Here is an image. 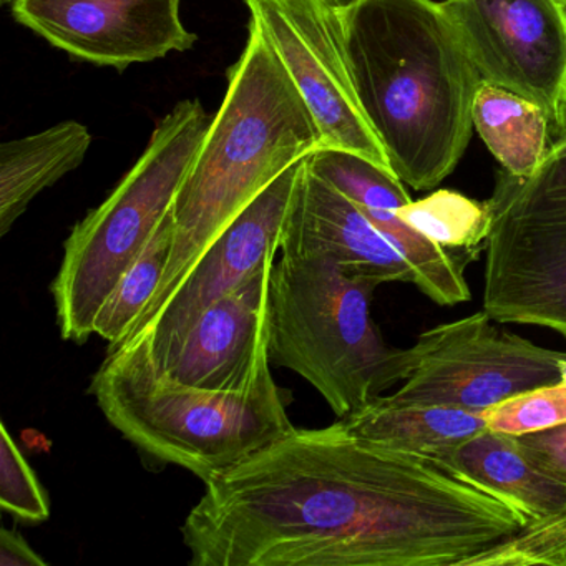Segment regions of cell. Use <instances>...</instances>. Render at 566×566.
<instances>
[{
	"mask_svg": "<svg viewBox=\"0 0 566 566\" xmlns=\"http://www.w3.org/2000/svg\"><path fill=\"white\" fill-rule=\"evenodd\" d=\"M191 566H469L522 532L512 500L440 460L296 429L205 482Z\"/></svg>",
	"mask_w": 566,
	"mask_h": 566,
	"instance_id": "6da1fadb",
	"label": "cell"
},
{
	"mask_svg": "<svg viewBox=\"0 0 566 566\" xmlns=\"http://www.w3.org/2000/svg\"><path fill=\"white\" fill-rule=\"evenodd\" d=\"M354 85L394 174L416 190L442 184L462 160L482 75L433 0L340 4Z\"/></svg>",
	"mask_w": 566,
	"mask_h": 566,
	"instance_id": "7a4b0ae2",
	"label": "cell"
},
{
	"mask_svg": "<svg viewBox=\"0 0 566 566\" xmlns=\"http://www.w3.org/2000/svg\"><path fill=\"white\" fill-rule=\"evenodd\" d=\"M323 137L280 55L251 19L228 91L174 207V250L164 281L130 337L170 300L201 254L231 221ZM128 337V339H130Z\"/></svg>",
	"mask_w": 566,
	"mask_h": 566,
	"instance_id": "3957f363",
	"label": "cell"
},
{
	"mask_svg": "<svg viewBox=\"0 0 566 566\" xmlns=\"http://www.w3.org/2000/svg\"><path fill=\"white\" fill-rule=\"evenodd\" d=\"M91 390L125 439L203 482L294 429L270 366L247 389H200L165 374L144 337L108 350Z\"/></svg>",
	"mask_w": 566,
	"mask_h": 566,
	"instance_id": "277c9868",
	"label": "cell"
},
{
	"mask_svg": "<svg viewBox=\"0 0 566 566\" xmlns=\"http://www.w3.org/2000/svg\"><path fill=\"white\" fill-rule=\"evenodd\" d=\"M379 286L317 256L283 254L271 270V363L300 374L339 419L410 373V350L387 346L374 323Z\"/></svg>",
	"mask_w": 566,
	"mask_h": 566,
	"instance_id": "5b68a950",
	"label": "cell"
},
{
	"mask_svg": "<svg viewBox=\"0 0 566 566\" xmlns=\"http://www.w3.org/2000/svg\"><path fill=\"white\" fill-rule=\"evenodd\" d=\"M211 118L181 101L151 134L137 164L101 207L75 224L52 283L62 337L84 344L105 301L174 211Z\"/></svg>",
	"mask_w": 566,
	"mask_h": 566,
	"instance_id": "8992f818",
	"label": "cell"
},
{
	"mask_svg": "<svg viewBox=\"0 0 566 566\" xmlns=\"http://www.w3.org/2000/svg\"><path fill=\"white\" fill-rule=\"evenodd\" d=\"M489 203L483 311L566 340V128L530 177L500 171Z\"/></svg>",
	"mask_w": 566,
	"mask_h": 566,
	"instance_id": "52a82bcc",
	"label": "cell"
},
{
	"mask_svg": "<svg viewBox=\"0 0 566 566\" xmlns=\"http://www.w3.org/2000/svg\"><path fill=\"white\" fill-rule=\"evenodd\" d=\"M410 373L394 402L483 413L536 387L559 382L562 350L496 326L485 311L423 331L409 347Z\"/></svg>",
	"mask_w": 566,
	"mask_h": 566,
	"instance_id": "ba28073f",
	"label": "cell"
},
{
	"mask_svg": "<svg viewBox=\"0 0 566 566\" xmlns=\"http://www.w3.org/2000/svg\"><path fill=\"white\" fill-rule=\"evenodd\" d=\"M337 0H247L310 107L323 147L350 151L394 171L350 72ZM319 148V150H321Z\"/></svg>",
	"mask_w": 566,
	"mask_h": 566,
	"instance_id": "9c48e42d",
	"label": "cell"
},
{
	"mask_svg": "<svg viewBox=\"0 0 566 566\" xmlns=\"http://www.w3.org/2000/svg\"><path fill=\"white\" fill-rule=\"evenodd\" d=\"M486 84L539 105L552 134L566 128L565 0H443Z\"/></svg>",
	"mask_w": 566,
	"mask_h": 566,
	"instance_id": "30bf717a",
	"label": "cell"
},
{
	"mask_svg": "<svg viewBox=\"0 0 566 566\" xmlns=\"http://www.w3.org/2000/svg\"><path fill=\"white\" fill-rule=\"evenodd\" d=\"M180 6L181 0H14L11 11L19 24L72 59L125 71L197 44Z\"/></svg>",
	"mask_w": 566,
	"mask_h": 566,
	"instance_id": "8fae6325",
	"label": "cell"
},
{
	"mask_svg": "<svg viewBox=\"0 0 566 566\" xmlns=\"http://www.w3.org/2000/svg\"><path fill=\"white\" fill-rule=\"evenodd\" d=\"M303 161L287 168L214 238L157 316L130 337L147 339L158 364L177 349L211 304L240 287L268 261H274Z\"/></svg>",
	"mask_w": 566,
	"mask_h": 566,
	"instance_id": "7c38bea8",
	"label": "cell"
},
{
	"mask_svg": "<svg viewBox=\"0 0 566 566\" xmlns=\"http://www.w3.org/2000/svg\"><path fill=\"white\" fill-rule=\"evenodd\" d=\"M273 264L268 261L198 317L177 349L160 363L165 374L187 386L220 392L247 389L260 377L271 364Z\"/></svg>",
	"mask_w": 566,
	"mask_h": 566,
	"instance_id": "4fadbf2b",
	"label": "cell"
},
{
	"mask_svg": "<svg viewBox=\"0 0 566 566\" xmlns=\"http://www.w3.org/2000/svg\"><path fill=\"white\" fill-rule=\"evenodd\" d=\"M321 177L360 208L370 223L396 247L413 271V284L439 306L470 300L465 271L479 258L476 250H452L423 237L400 220L399 210L412 201L394 171L350 151L321 148L307 157Z\"/></svg>",
	"mask_w": 566,
	"mask_h": 566,
	"instance_id": "5bb4252c",
	"label": "cell"
},
{
	"mask_svg": "<svg viewBox=\"0 0 566 566\" xmlns=\"http://www.w3.org/2000/svg\"><path fill=\"white\" fill-rule=\"evenodd\" d=\"M281 253L324 258L346 273L380 284H413L412 268L402 254L353 200L310 167L307 157L284 224Z\"/></svg>",
	"mask_w": 566,
	"mask_h": 566,
	"instance_id": "9a60e30c",
	"label": "cell"
},
{
	"mask_svg": "<svg viewBox=\"0 0 566 566\" xmlns=\"http://www.w3.org/2000/svg\"><path fill=\"white\" fill-rule=\"evenodd\" d=\"M340 420L360 439L436 460L447 459L486 430L483 413L457 407L394 402L389 396L374 397Z\"/></svg>",
	"mask_w": 566,
	"mask_h": 566,
	"instance_id": "2e32d148",
	"label": "cell"
},
{
	"mask_svg": "<svg viewBox=\"0 0 566 566\" xmlns=\"http://www.w3.org/2000/svg\"><path fill=\"white\" fill-rule=\"evenodd\" d=\"M440 462L512 500L530 522L566 510L565 480L533 462L510 433L483 430Z\"/></svg>",
	"mask_w": 566,
	"mask_h": 566,
	"instance_id": "e0dca14e",
	"label": "cell"
},
{
	"mask_svg": "<svg viewBox=\"0 0 566 566\" xmlns=\"http://www.w3.org/2000/svg\"><path fill=\"white\" fill-rule=\"evenodd\" d=\"M92 145L78 122L0 145V237H6L38 195L77 170Z\"/></svg>",
	"mask_w": 566,
	"mask_h": 566,
	"instance_id": "ac0fdd59",
	"label": "cell"
},
{
	"mask_svg": "<svg viewBox=\"0 0 566 566\" xmlns=\"http://www.w3.org/2000/svg\"><path fill=\"white\" fill-rule=\"evenodd\" d=\"M473 128L503 170L530 177L549 148L548 115L513 92L482 82L473 102Z\"/></svg>",
	"mask_w": 566,
	"mask_h": 566,
	"instance_id": "d6986e66",
	"label": "cell"
},
{
	"mask_svg": "<svg viewBox=\"0 0 566 566\" xmlns=\"http://www.w3.org/2000/svg\"><path fill=\"white\" fill-rule=\"evenodd\" d=\"M174 211L128 268L95 321L94 333L107 340L108 350L122 346L142 319L164 281L174 250Z\"/></svg>",
	"mask_w": 566,
	"mask_h": 566,
	"instance_id": "ffe728a7",
	"label": "cell"
},
{
	"mask_svg": "<svg viewBox=\"0 0 566 566\" xmlns=\"http://www.w3.org/2000/svg\"><path fill=\"white\" fill-rule=\"evenodd\" d=\"M400 220L452 250H483L493 228L489 201H476L452 190L433 191L419 201H410L399 210Z\"/></svg>",
	"mask_w": 566,
	"mask_h": 566,
	"instance_id": "44dd1931",
	"label": "cell"
},
{
	"mask_svg": "<svg viewBox=\"0 0 566 566\" xmlns=\"http://www.w3.org/2000/svg\"><path fill=\"white\" fill-rule=\"evenodd\" d=\"M566 566V510L533 520L522 532L475 556L470 566Z\"/></svg>",
	"mask_w": 566,
	"mask_h": 566,
	"instance_id": "7402d4cb",
	"label": "cell"
},
{
	"mask_svg": "<svg viewBox=\"0 0 566 566\" xmlns=\"http://www.w3.org/2000/svg\"><path fill=\"white\" fill-rule=\"evenodd\" d=\"M0 505L22 522L41 523L51 515L44 486L4 423L0 427Z\"/></svg>",
	"mask_w": 566,
	"mask_h": 566,
	"instance_id": "603a6c76",
	"label": "cell"
},
{
	"mask_svg": "<svg viewBox=\"0 0 566 566\" xmlns=\"http://www.w3.org/2000/svg\"><path fill=\"white\" fill-rule=\"evenodd\" d=\"M486 429L523 436L566 423V386L536 387L483 412Z\"/></svg>",
	"mask_w": 566,
	"mask_h": 566,
	"instance_id": "cb8c5ba5",
	"label": "cell"
},
{
	"mask_svg": "<svg viewBox=\"0 0 566 566\" xmlns=\"http://www.w3.org/2000/svg\"><path fill=\"white\" fill-rule=\"evenodd\" d=\"M515 437L533 462L566 482V423Z\"/></svg>",
	"mask_w": 566,
	"mask_h": 566,
	"instance_id": "d4e9b609",
	"label": "cell"
},
{
	"mask_svg": "<svg viewBox=\"0 0 566 566\" xmlns=\"http://www.w3.org/2000/svg\"><path fill=\"white\" fill-rule=\"evenodd\" d=\"M0 566H48V562L14 528L0 530Z\"/></svg>",
	"mask_w": 566,
	"mask_h": 566,
	"instance_id": "484cf974",
	"label": "cell"
},
{
	"mask_svg": "<svg viewBox=\"0 0 566 566\" xmlns=\"http://www.w3.org/2000/svg\"><path fill=\"white\" fill-rule=\"evenodd\" d=\"M559 382L566 386V357L559 363Z\"/></svg>",
	"mask_w": 566,
	"mask_h": 566,
	"instance_id": "4316f807",
	"label": "cell"
},
{
	"mask_svg": "<svg viewBox=\"0 0 566 566\" xmlns=\"http://www.w3.org/2000/svg\"><path fill=\"white\" fill-rule=\"evenodd\" d=\"M12 2H14V0H0V4L2 6H12Z\"/></svg>",
	"mask_w": 566,
	"mask_h": 566,
	"instance_id": "83f0119b",
	"label": "cell"
},
{
	"mask_svg": "<svg viewBox=\"0 0 566 566\" xmlns=\"http://www.w3.org/2000/svg\"><path fill=\"white\" fill-rule=\"evenodd\" d=\"M337 2H343V0H337Z\"/></svg>",
	"mask_w": 566,
	"mask_h": 566,
	"instance_id": "f1b7e54d",
	"label": "cell"
},
{
	"mask_svg": "<svg viewBox=\"0 0 566 566\" xmlns=\"http://www.w3.org/2000/svg\"><path fill=\"white\" fill-rule=\"evenodd\" d=\"M343 2H347V0H343Z\"/></svg>",
	"mask_w": 566,
	"mask_h": 566,
	"instance_id": "f546056e",
	"label": "cell"
},
{
	"mask_svg": "<svg viewBox=\"0 0 566 566\" xmlns=\"http://www.w3.org/2000/svg\"><path fill=\"white\" fill-rule=\"evenodd\" d=\"M565 2H566V0H565Z\"/></svg>",
	"mask_w": 566,
	"mask_h": 566,
	"instance_id": "4dcf8cb0",
	"label": "cell"
}]
</instances>
